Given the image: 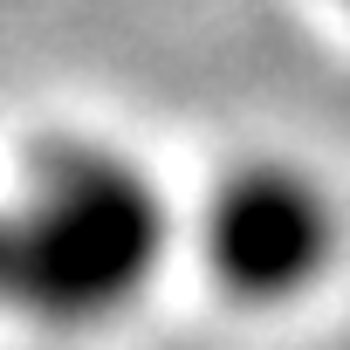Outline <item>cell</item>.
<instances>
[{
    "instance_id": "2",
    "label": "cell",
    "mask_w": 350,
    "mask_h": 350,
    "mask_svg": "<svg viewBox=\"0 0 350 350\" xmlns=\"http://www.w3.org/2000/svg\"><path fill=\"white\" fill-rule=\"evenodd\" d=\"M343 247L336 200L302 165L261 158L220 179L206 206V261L241 302H295L309 295Z\"/></svg>"
},
{
    "instance_id": "1",
    "label": "cell",
    "mask_w": 350,
    "mask_h": 350,
    "mask_svg": "<svg viewBox=\"0 0 350 350\" xmlns=\"http://www.w3.org/2000/svg\"><path fill=\"white\" fill-rule=\"evenodd\" d=\"M165 247L151 179L96 144H55L21 206H0V302L42 323H96L144 295Z\"/></svg>"
}]
</instances>
